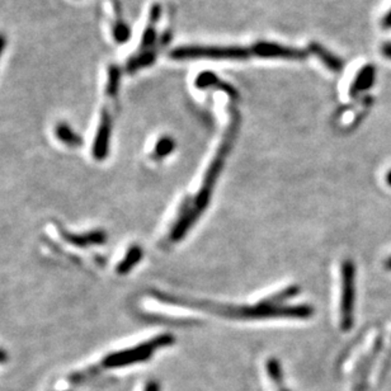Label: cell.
<instances>
[{"label": "cell", "mask_w": 391, "mask_h": 391, "mask_svg": "<svg viewBox=\"0 0 391 391\" xmlns=\"http://www.w3.org/2000/svg\"><path fill=\"white\" fill-rule=\"evenodd\" d=\"M235 128H237V125L233 124L228 138H225V140H223V142L221 144L220 149H219L215 159L212 161L211 165H209V172H207L206 178H205V181H203L202 187H201L198 195H197L195 205L192 206V209L186 211V212L182 215L179 223L175 225L173 233H172V239H173L175 242V240H181L183 235L189 231V228L195 223L196 220L198 219V216H200L203 211H205V209H206V206L209 205V197H211V193H212V191H214V186H215V183H216L217 178H219V175H220L221 169H223V161L226 159V155H228L229 150H230L231 140L234 138Z\"/></svg>", "instance_id": "6da1fadb"}, {"label": "cell", "mask_w": 391, "mask_h": 391, "mask_svg": "<svg viewBox=\"0 0 391 391\" xmlns=\"http://www.w3.org/2000/svg\"><path fill=\"white\" fill-rule=\"evenodd\" d=\"M175 342V337L170 334L158 335L149 342L141 343L133 348L125 349L111 353L110 356L105 357L103 360V366L107 369H115V367H122L128 366L133 363L142 362L147 361L149 357L153 355L156 349L170 346Z\"/></svg>", "instance_id": "7a4b0ae2"}, {"label": "cell", "mask_w": 391, "mask_h": 391, "mask_svg": "<svg viewBox=\"0 0 391 391\" xmlns=\"http://www.w3.org/2000/svg\"><path fill=\"white\" fill-rule=\"evenodd\" d=\"M172 57L175 60H189V59H215V60H243L249 57V51L244 47H202V46H189L179 47L172 51Z\"/></svg>", "instance_id": "3957f363"}, {"label": "cell", "mask_w": 391, "mask_h": 391, "mask_svg": "<svg viewBox=\"0 0 391 391\" xmlns=\"http://www.w3.org/2000/svg\"><path fill=\"white\" fill-rule=\"evenodd\" d=\"M356 267L352 260H346L342 265V299H341V325L343 330H351L353 327V309L356 297Z\"/></svg>", "instance_id": "277c9868"}, {"label": "cell", "mask_w": 391, "mask_h": 391, "mask_svg": "<svg viewBox=\"0 0 391 391\" xmlns=\"http://www.w3.org/2000/svg\"><path fill=\"white\" fill-rule=\"evenodd\" d=\"M112 119L108 112L103 110L102 117L99 121L96 139L91 147V154L96 161H105L110 152V142H111Z\"/></svg>", "instance_id": "5b68a950"}, {"label": "cell", "mask_w": 391, "mask_h": 391, "mask_svg": "<svg viewBox=\"0 0 391 391\" xmlns=\"http://www.w3.org/2000/svg\"><path fill=\"white\" fill-rule=\"evenodd\" d=\"M251 52L260 57H276V59H288V60H300L307 56V54L301 50L286 47V46L277 45V43H270V42L256 43Z\"/></svg>", "instance_id": "8992f818"}, {"label": "cell", "mask_w": 391, "mask_h": 391, "mask_svg": "<svg viewBox=\"0 0 391 391\" xmlns=\"http://www.w3.org/2000/svg\"><path fill=\"white\" fill-rule=\"evenodd\" d=\"M376 79V69L372 64L364 65L362 69L358 71L357 77L355 78L352 87H351V94L355 97L361 91H369L375 83Z\"/></svg>", "instance_id": "52a82bcc"}, {"label": "cell", "mask_w": 391, "mask_h": 391, "mask_svg": "<svg viewBox=\"0 0 391 391\" xmlns=\"http://www.w3.org/2000/svg\"><path fill=\"white\" fill-rule=\"evenodd\" d=\"M64 239L66 242H69L71 244L77 245L80 248H87L91 245L103 244L107 237L105 233L102 230L89 231L85 234H64Z\"/></svg>", "instance_id": "ba28073f"}, {"label": "cell", "mask_w": 391, "mask_h": 391, "mask_svg": "<svg viewBox=\"0 0 391 391\" xmlns=\"http://www.w3.org/2000/svg\"><path fill=\"white\" fill-rule=\"evenodd\" d=\"M56 138L69 147H82L83 139L68 124L60 122L55 128Z\"/></svg>", "instance_id": "9c48e42d"}, {"label": "cell", "mask_w": 391, "mask_h": 391, "mask_svg": "<svg viewBox=\"0 0 391 391\" xmlns=\"http://www.w3.org/2000/svg\"><path fill=\"white\" fill-rule=\"evenodd\" d=\"M141 258H142V249L139 245H133L126 253L125 258L122 259L117 265V273L126 274L130 272L135 265H139Z\"/></svg>", "instance_id": "30bf717a"}, {"label": "cell", "mask_w": 391, "mask_h": 391, "mask_svg": "<svg viewBox=\"0 0 391 391\" xmlns=\"http://www.w3.org/2000/svg\"><path fill=\"white\" fill-rule=\"evenodd\" d=\"M310 49L314 52L315 55L320 59L323 63L328 66L329 69H332L333 71H341V70H342V60L338 59V57L333 55V54H330L328 50L321 47L320 45H318V43H313V45L310 46Z\"/></svg>", "instance_id": "8fae6325"}, {"label": "cell", "mask_w": 391, "mask_h": 391, "mask_svg": "<svg viewBox=\"0 0 391 391\" xmlns=\"http://www.w3.org/2000/svg\"><path fill=\"white\" fill-rule=\"evenodd\" d=\"M196 87H198L201 89L211 88V87H219L220 89L229 91V93L234 91L228 84L221 83L220 79L215 74H212V73H202V74H200L198 78L196 79Z\"/></svg>", "instance_id": "7c38bea8"}, {"label": "cell", "mask_w": 391, "mask_h": 391, "mask_svg": "<svg viewBox=\"0 0 391 391\" xmlns=\"http://www.w3.org/2000/svg\"><path fill=\"white\" fill-rule=\"evenodd\" d=\"M267 371H268L270 376L272 378L273 383L279 388V391H288L283 386V377H282V371H281L279 361H276L274 358H271L267 362Z\"/></svg>", "instance_id": "4fadbf2b"}, {"label": "cell", "mask_w": 391, "mask_h": 391, "mask_svg": "<svg viewBox=\"0 0 391 391\" xmlns=\"http://www.w3.org/2000/svg\"><path fill=\"white\" fill-rule=\"evenodd\" d=\"M119 78H121V73L117 66H111L108 70V80H107V87H105V91L110 97H115L119 91Z\"/></svg>", "instance_id": "5bb4252c"}, {"label": "cell", "mask_w": 391, "mask_h": 391, "mask_svg": "<svg viewBox=\"0 0 391 391\" xmlns=\"http://www.w3.org/2000/svg\"><path fill=\"white\" fill-rule=\"evenodd\" d=\"M153 59V54H150V52L133 57V59L128 61V64H127V69H128V71L139 70L140 68H144V66H147L149 64H152Z\"/></svg>", "instance_id": "9a60e30c"}, {"label": "cell", "mask_w": 391, "mask_h": 391, "mask_svg": "<svg viewBox=\"0 0 391 391\" xmlns=\"http://www.w3.org/2000/svg\"><path fill=\"white\" fill-rule=\"evenodd\" d=\"M173 149H175V141L173 140L170 139V138H161L156 142L155 155L159 156V158H164V156H167V155L172 153Z\"/></svg>", "instance_id": "2e32d148"}, {"label": "cell", "mask_w": 391, "mask_h": 391, "mask_svg": "<svg viewBox=\"0 0 391 391\" xmlns=\"http://www.w3.org/2000/svg\"><path fill=\"white\" fill-rule=\"evenodd\" d=\"M113 36H115V40L119 43L127 41L130 38V28L124 22L119 21L113 28Z\"/></svg>", "instance_id": "e0dca14e"}, {"label": "cell", "mask_w": 391, "mask_h": 391, "mask_svg": "<svg viewBox=\"0 0 391 391\" xmlns=\"http://www.w3.org/2000/svg\"><path fill=\"white\" fill-rule=\"evenodd\" d=\"M155 37H156V34L154 31L153 27L147 28V31L144 32V36H142V41H141V47H147L150 46L154 41H155Z\"/></svg>", "instance_id": "ac0fdd59"}, {"label": "cell", "mask_w": 391, "mask_h": 391, "mask_svg": "<svg viewBox=\"0 0 391 391\" xmlns=\"http://www.w3.org/2000/svg\"><path fill=\"white\" fill-rule=\"evenodd\" d=\"M381 51H383V54L386 59H390L391 60V42H385L383 47H381Z\"/></svg>", "instance_id": "d6986e66"}, {"label": "cell", "mask_w": 391, "mask_h": 391, "mask_svg": "<svg viewBox=\"0 0 391 391\" xmlns=\"http://www.w3.org/2000/svg\"><path fill=\"white\" fill-rule=\"evenodd\" d=\"M383 27L385 29H391V9L385 14V17L383 18Z\"/></svg>", "instance_id": "ffe728a7"}, {"label": "cell", "mask_w": 391, "mask_h": 391, "mask_svg": "<svg viewBox=\"0 0 391 391\" xmlns=\"http://www.w3.org/2000/svg\"><path fill=\"white\" fill-rule=\"evenodd\" d=\"M6 45H7V38L3 34H0V55H1L3 50L6 49Z\"/></svg>", "instance_id": "44dd1931"}, {"label": "cell", "mask_w": 391, "mask_h": 391, "mask_svg": "<svg viewBox=\"0 0 391 391\" xmlns=\"http://www.w3.org/2000/svg\"><path fill=\"white\" fill-rule=\"evenodd\" d=\"M145 391H159V385L156 384V383H150L145 388Z\"/></svg>", "instance_id": "7402d4cb"}, {"label": "cell", "mask_w": 391, "mask_h": 391, "mask_svg": "<svg viewBox=\"0 0 391 391\" xmlns=\"http://www.w3.org/2000/svg\"><path fill=\"white\" fill-rule=\"evenodd\" d=\"M7 352H6V351H3V349H0V363L7 362Z\"/></svg>", "instance_id": "603a6c76"}, {"label": "cell", "mask_w": 391, "mask_h": 391, "mask_svg": "<svg viewBox=\"0 0 391 391\" xmlns=\"http://www.w3.org/2000/svg\"><path fill=\"white\" fill-rule=\"evenodd\" d=\"M386 182H388V184L391 187V170L388 173V175H386Z\"/></svg>", "instance_id": "cb8c5ba5"}, {"label": "cell", "mask_w": 391, "mask_h": 391, "mask_svg": "<svg viewBox=\"0 0 391 391\" xmlns=\"http://www.w3.org/2000/svg\"><path fill=\"white\" fill-rule=\"evenodd\" d=\"M386 268H388V270H391V258L388 259V262H386Z\"/></svg>", "instance_id": "d4e9b609"}]
</instances>
